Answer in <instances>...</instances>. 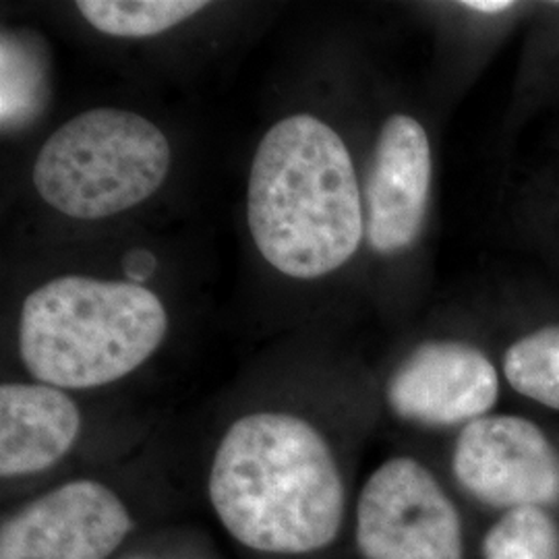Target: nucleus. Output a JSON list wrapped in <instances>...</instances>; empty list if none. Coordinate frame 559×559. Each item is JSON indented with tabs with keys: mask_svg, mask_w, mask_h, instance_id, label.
<instances>
[{
	"mask_svg": "<svg viewBox=\"0 0 559 559\" xmlns=\"http://www.w3.org/2000/svg\"><path fill=\"white\" fill-rule=\"evenodd\" d=\"M133 526L115 489L100 480H69L2 522L0 559H108Z\"/></svg>",
	"mask_w": 559,
	"mask_h": 559,
	"instance_id": "nucleus-6",
	"label": "nucleus"
},
{
	"mask_svg": "<svg viewBox=\"0 0 559 559\" xmlns=\"http://www.w3.org/2000/svg\"><path fill=\"white\" fill-rule=\"evenodd\" d=\"M168 325L164 302L141 284L59 276L21 305V360L40 383L102 388L140 369L160 348Z\"/></svg>",
	"mask_w": 559,
	"mask_h": 559,
	"instance_id": "nucleus-3",
	"label": "nucleus"
},
{
	"mask_svg": "<svg viewBox=\"0 0 559 559\" xmlns=\"http://www.w3.org/2000/svg\"><path fill=\"white\" fill-rule=\"evenodd\" d=\"M78 402L48 383H2L0 388V475L32 477L52 468L80 440Z\"/></svg>",
	"mask_w": 559,
	"mask_h": 559,
	"instance_id": "nucleus-10",
	"label": "nucleus"
},
{
	"mask_svg": "<svg viewBox=\"0 0 559 559\" xmlns=\"http://www.w3.org/2000/svg\"><path fill=\"white\" fill-rule=\"evenodd\" d=\"M247 222L280 274L318 280L355 258L365 207L353 156L323 120L299 112L272 124L251 162Z\"/></svg>",
	"mask_w": 559,
	"mask_h": 559,
	"instance_id": "nucleus-2",
	"label": "nucleus"
},
{
	"mask_svg": "<svg viewBox=\"0 0 559 559\" xmlns=\"http://www.w3.org/2000/svg\"><path fill=\"white\" fill-rule=\"evenodd\" d=\"M78 11L94 29L112 38H152L195 17L203 0H80Z\"/></svg>",
	"mask_w": 559,
	"mask_h": 559,
	"instance_id": "nucleus-11",
	"label": "nucleus"
},
{
	"mask_svg": "<svg viewBox=\"0 0 559 559\" xmlns=\"http://www.w3.org/2000/svg\"><path fill=\"white\" fill-rule=\"evenodd\" d=\"M433 158L425 127L411 115L383 122L365 180V239L394 255L419 239L431 191Z\"/></svg>",
	"mask_w": 559,
	"mask_h": 559,
	"instance_id": "nucleus-9",
	"label": "nucleus"
},
{
	"mask_svg": "<svg viewBox=\"0 0 559 559\" xmlns=\"http://www.w3.org/2000/svg\"><path fill=\"white\" fill-rule=\"evenodd\" d=\"M500 394L493 362L459 340L425 342L392 373L385 399L400 419L452 427L485 417Z\"/></svg>",
	"mask_w": 559,
	"mask_h": 559,
	"instance_id": "nucleus-8",
	"label": "nucleus"
},
{
	"mask_svg": "<svg viewBox=\"0 0 559 559\" xmlns=\"http://www.w3.org/2000/svg\"><path fill=\"white\" fill-rule=\"evenodd\" d=\"M170 164V141L156 122L124 108H92L41 145L34 187L67 218L104 221L150 200Z\"/></svg>",
	"mask_w": 559,
	"mask_h": 559,
	"instance_id": "nucleus-4",
	"label": "nucleus"
},
{
	"mask_svg": "<svg viewBox=\"0 0 559 559\" xmlns=\"http://www.w3.org/2000/svg\"><path fill=\"white\" fill-rule=\"evenodd\" d=\"M129 559H147V558H129Z\"/></svg>",
	"mask_w": 559,
	"mask_h": 559,
	"instance_id": "nucleus-15",
	"label": "nucleus"
},
{
	"mask_svg": "<svg viewBox=\"0 0 559 559\" xmlns=\"http://www.w3.org/2000/svg\"><path fill=\"white\" fill-rule=\"evenodd\" d=\"M452 471L477 500L496 508H540L559 500V454L533 420L480 417L460 431Z\"/></svg>",
	"mask_w": 559,
	"mask_h": 559,
	"instance_id": "nucleus-7",
	"label": "nucleus"
},
{
	"mask_svg": "<svg viewBox=\"0 0 559 559\" xmlns=\"http://www.w3.org/2000/svg\"><path fill=\"white\" fill-rule=\"evenodd\" d=\"M462 9L475 11V13H487V15H496V13H506L510 9H514V2L508 0H471V2H460Z\"/></svg>",
	"mask_w": 559,
	"mask_h": 559,
	"instance_id": "nucleus-14",
	"label": "nucleus"
},
{
	"mask_svg": "<svg viewBox=\"0 0 559 559\" xmlns=\"http://www.w3.org/2000/svg\"><path fill=\"white\" fill-rule=\"evenodd\" d=\"M485 559H559V535L554 520L540 508H516L487 533Z\"/></svg>",
	"mask_w": 559,
	"mask_h": 559,
	"instance_id": "nucleus-13",
	"label": "nucleus"
},
{
	"mask_svg": "<svg viewBox=\"0 0 559 559\" xmlns=\"http://www.w3.org/2000/svg\"><path fill=\"white\" fill-rule=\"evenodd\" d=\"M207 498L242 547L307 556L338 537L346 491L320 429L299 415L258 411L235 420L214 452Z\"/></svg>",
	"mask_w": 559,
	"mask_h": 559,
	"instance_id": "nucleus-1",
	"label": "nucleus"
},
{
	"mask_svg": "<svg viewBox=\"0 0 559 559\" xmlns=\"http://www.w3.org/2000/svg\"><path fill=\"white\" fill-rule=\"evenodd\" d=\"M357 547L365 559H462V522L429 468L385 460L360 489Z\"/></svg>",
	"mask_w": 559,
	"mask_h": 559,
	"instance_id": "nucleus-5",
	"label": "nucleus"
},
{
	"mask_svg": "<svg viewBox=\"0 0 559 559\" xmlns=\"http://www.w3.org/2000/svg\"><path fill=\"white\" fill-rule=\"evenodd\" d=\"M503 373L519 394L559 411V325L516 340L503 355Z\"/></svg>",
	"mask_w": 559,
	"mask_h": 559,
	"instance_id": "nucleus-12",
	"label": "nucleus"
}]
</instances>
